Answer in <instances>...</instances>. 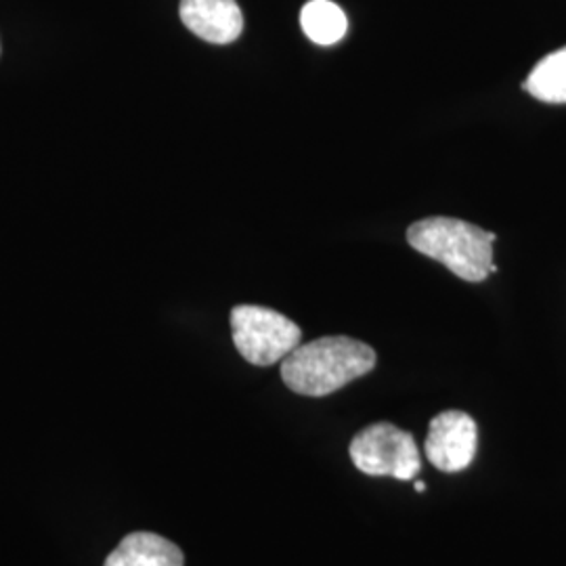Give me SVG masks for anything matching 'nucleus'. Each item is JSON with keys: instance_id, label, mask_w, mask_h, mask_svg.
Masks as SVG:
<instances>
[{"instance_id": "nucleus-1", "label": "nucleus", "mask_w": 566, "mask_h": 566, "mask_svg": "<svg viewBox=\"0 0 566 566\" xmlns=\"http://www.w3.org/2000/svg\"><path fill=\"white\" fill-rule=\"evenodd\" d=\"M376 367L369 344L348 336H324L298 344L282 361V378L304 397H327Z\"/></svg>"}, {"instance_id": "nucleus-2", "label": "nucleus", "mask_w": 566, "mask_h": 566, "mask_svg": "<svg viewBox=\"0 0 566 566\" xmlns=\"http://www.w3.org/2000/svg\"><path fill=\"white\" fill-rule=\"evenodd\" d=\"M495 233L476 224L449 217L422 219L407 229V242L426 256L446 264L464 282H485L489 273H497L493 264Z\"/></svg>"}, {"instance_id": "nucleus-3", "label": "nucleus", "mask_w": 566, "mask_h": 566, "mask_svg": "<svg viewBox=\"0 0 566 566\" xmlns=\"http://www.w3.org/2000/svg\"><path fill=\"white\" fill-rule=\"evenodd\" d=\"M231 334L243 359L259 367L280 364L303 340L301 327L292 319L256 304H240L231 311Z\"/></svg>"}, {"instance_id": "nucleus-4", "label": "nucleus", "mask_w": 566, "mask_h": 566, "mask_svg": "<svg viewBox=\"0 0 566 566\" xmlns=\"http://www.w3.org/2000/svg\"><path fill=\"white\" fill-rule=\"evenodd\" d=\"M350 460L369 476L413 481L420 474V449L411 432L388 422L364 428L350 443Z\"/></svg>"}, {"instance_id": "nucleus-5", "label": "nucleus", "mask_w": 566, "mask_h": 566, "mask_svg": "<svg viewBox=\"0 0 566 566\" xmlns=\"http://www.w3.org/2000/svg\"><path fill=\"white\" fill-rule=\"evenodd\" d=\"M476 439L479 430L472 416L449 409L430 420L424 443L426 458L441 472H462L476 458Z\"/></svg>"}, {"instance_id": "nucleus-6", "label": "nucleus", "mask_w": 566, "mask_h": 566, "mask_svg": "<svg viewBox=\"0 0 566 566\" xmlns=\"http://www.w3.org/2000/svg\"><path fill=\"white\" fill-rule=\"evenodd\" d=\"M181 21L210 44H229L242 36L243 15L235 0H181Z\"/></svg>"}, {"instance_id": "nucleus-7", "label": "nucleus", "mask_w": 566, "mask_h": 566, "mask_svg": "<svg viewBox=\"0 0 566 566\" xmlns=\"http://www.w3.org/2000/svg\"><path fill=\"white\" fill-rule=\"evenodd\" d=\"M185 556L181 547L156 533H130L120 542L105 566H182Z\"/></svg>"}, {"instance_id": "nucleus-8", "label": "nucleus", "mask_w": 566, "mask_h": 566, "mask_svg": "<svg viewBox=\"0 0 566 566\" xmlns=\"http://www.w3.org/2000/svg\"><path fill=\"white\" fill-rule=\"evenodd\" d=\"M304 34L315 44H334L343 41L348 21L343 9L332 0H308L301 13Z\"/></svg>"}, {"instance_id": "nucleus-9", "label": "nucleus", "mask_w": 566, "mask_h": 566, "mask_svg": "<svg viewBox=\"0 0 566 566\" xmlns=\"http://www.w3.org/2000/svg\"><path fill=\"white\" fill-rule=\"evenodd\" d=\"M525 91L544 103H566V46L539 61L525 81Z\"/></svg>"}, {"instance_id": "nucleus-10", "label": "nucleus", "mask_w": 566, "mask_h": 566, "mask_svg": "<svg viewBox=\"0 0 566 566\" xmlns=\"http://www.w3.org/2000/svg\"><path fill=\"white\" fill-rule=\"evenodd\" d=\"M416 491H420V493H424L426 483H422V481H416Z\"/></svg>"}]
</instances>
